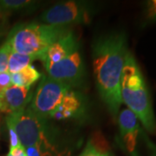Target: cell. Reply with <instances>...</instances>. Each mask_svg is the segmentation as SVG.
<instances>
[{
  "instance_id": "cell-1",
  "label": "cell",
  "mask_w": 156,
  "mask_h": 156,
  "mask_svg": "<svg viewBox=\"0 0 156 156\" xmlns=\"http://www.w3.org/2000/svg\"><path fill=\"white\" fill-rule=\"evenodd\" d=\"M128 53L124 33L101 37L93 44V67L95 83L101 97L112 116L116 118L122 104L121 83Z\"/></svg>"
},
{
  "instance_id": "cell-2",
  "label": "cell",
  "mask_w": 156,
  "mask_h": 156,
  "mask_svg": "<svg viewBox=\"0 0 156 156\" xmlns=\"http://www.w3.org/2000/svg\"><path fill=\"white\" fill-rule=\"evenodd\" d=\"M5 121L13 126L23 147H35L41 156H67L57 129L52 127L49 119L37 115L28 107L7 115Z\"/></svg>"
},
{
  "instance_id": "cell-3",
  "label": "cell",
  "mask_w": 156,
  "mask_h": 156,
  "mask_svg": "<svg viewBox=\"0 0 156 156\" xmlns=\"http://www.w3.org/2000/svg\"><path fill=\"white\" fill-rule=\"evenodd\" d=\"M121 96L128 109L137 117L143 127L156 134V119L145 79L134 56L128 51L121 83Z\"/></svg>"
},
{
  "instance_id": "cell-4",
  "label": "cell",
  "mask_w": 156,
  "mask_h": 156,
  "mask_svg": "<svg viewBox=\"0 0 156 156\" xmlns=\"http://www.w3.org/2000/svg\"><path fill=\"white\" fill-rule=\"evenodd\" d=\"M70 31V28L66 26L37 23H21L11 30L6 41L13 52L39 59L50 45Z\"/></svg>"
},
{
  "instance_id": "cell-5",
  "label": "cell",
  "mask_w": 156,
  "mask_h": 156,
  "mask_svg": "<svg viewBox=\"0 0 156 156\" xmlns=\"http://www.w3.org/2000/svg\"><path fill=\"white\" fill-rule=\"evenodd\" d=\"M69 89H71L66 84L45 75L40 81L28 108L37 115L50 119Z\"/></svg>"
},
{
  "instance_id": "cell-6",
  "label": "cell",
  "mask_w": 156,
  "mask_h": 156,
  "mask_svg": "<svg viewBox=\"0 0 156 156\" xmlns=\"http://www.w3.org/2000/svg\"><path fill=\"white\" fill-rule=\"evenodd\" d=\"M92 5L81 1L59 3L49 8L40 19L47 24L69 27L71 24L89 23L93 16Z\"/></svg>"
},
{
  "instance_id": "cell-7",
  "label": "cell",
  "mask_w": 156,
  "mask_h": 156,
  "mask_svg": "<svg viewBox=\"0 0 156 156\" xmlns=\"http://www.w3.org/2000/svg\"><path fill=\"white\" fill-rule=\"evenodd\" d=\"M44 65L47 76L66 84L70 89L78 87L83 81L84 65L79 50L61 61Z\"/></svg>"
},
{
  "instance_id": "cell-8",
  "label": "cell",
  "mask_w": 156,
  "mask_h": 156,
  "mask_svg": "<svg viewBox=\"0 0 156 156\" xmlns=\"http://www.w3.org/2000/svg\"><path fill=\"white\" fill-rule=\"evenodd\" d=\"M33 96L32 87L22 88L12 85L0 95V111L7 115L26 108Z\"/></svg>"
},
{
  "instance_id": "cell-9",
  "label": "cell",
  "mask_w": 156,
  "mask_h": 156,
  "mask_svg": "<svg viewBox=\"0 0 156 156\" xmlns=\"http://www.w3.org/2000/svg\"><path fill=\"white\" fill-rule=\"evenodd\" d=\"M120 134L124 145L131 155L136 154L137 139L139 135V121L134 113L125 108L118 115Z\"/></svg>"
},
{
  "instance_id": "cell-10",
  "label": "cell",
  "mask_w": 156,
  "mask_h": 156,
  "mask_svg": "<svg viewBox=\"0 0 156 156\" xmlns=\"http://www.w3.org/2000/svg\"><path fill=\"white\" fill-rule=\"evenodd\" d=\"M77 50H79L78 38L71 30L69 33L50 45L40 56L39 60L43 62L44 64L49 62H57Z\"/></svg>"
},
{
  "instance_id": "cell-11",
  "label": "cell",
  "mask_w": 156,
  "mask_h": 156,
  "mask_svg": "<svg viewBox=\"0 0 156 156\" xmlns=\"http://www.w3.org/2000/svg\"><path fill=\"white\" fill-rule=\"evenodd\" d=\"M83 110L84 101L82 95L75 90L69 89L50 118L56 120L76 118L80 116L83 113Z\"/></svg>"
},
{
  "instance_id": "cell-12",
  "label": "cell",
  "mask_w": 156,
  "mask_h": 156,
  "mask_svg": "<svg viewBox=\"0 0 156 156\" xmlns=\"http://www.w3.org/2000/svg\"><path fill=\"white\" fill-rule=\"evenodd\" d=\"M42 76L41 73L33 65H30L19 72L11 74V84L22 88L33 87Z\"/></svg>"
},
{
  "instance_id": "cell-13",
  "label": "cell",
  "mask_w": 156,
  "mask_h": 156,
  "mask_svg": "<svg viewBox=\"0 0 156 156\" xmlns=\"http://www.w3.org/2000/svg\"><path fill=\"white\" fill-rule=\"evenodd\" d=\"M35 60H37L36 56L12 51L9 59L8 72L10 74L19 72L30 65H32V62Z\"/></svg>"
},
{
  "instance_id": "cell-14",
  "label": "cell",
  "mask_w": 156,
  "mask_h": 156,
  "mask_svg": "<svg viewBox=\"0 0 156 156\" xmlns=\"http://www.w3.org/2000/svg\"><path fill=\"white\" fill-rule=\"evenodd\" d=\"M37 5L35 1L30 0H1L0 1V10L4 13L31 9Z\"/></svg>"
},
{
  "instance_id": "cell-15",
  "label": "cell",
  "mask_w": 156,
  "mask_h": 156,
  "mask_svg": "<svg viewBox=\"0 0 156 156\" xmlns=\"http://www.w3.org/2000/svg\"><path fill=\"white\" fill-rule=\"evenodd\" d=\"M12 50L9 43L5 41L4 44L0 47V73L8 72L9 59Z\"/></svg>"
},
{
  "instance_id": "cell-16",
  "label": "cell",
  "mask_w": 156,
  "mask_h": 156,
  "mask_svg": "<svg viewBox=\"0 0 156 156\" xmlns=\"http://www.w3.org/2000/svg\"><path fill=\"white\" fill-rule=\"evenodd\" d=\"M79 156H111L108 152L98 149L95 144L91 141H89L85 147L83 151Z\"/></svg>"
},
{
  "instance_id": "cell-17",
  "label": "cell",
  "mask_w": 156,
  "mask_h": 156,
  "mask_svg": "<svg viewBox=\"0 0 156 156\" xmlns=\"http://www.w3.org/2000/svg\"><path fill=\"white\" fill-rule=\"evenodd\" d=\"M6 125H7V128L9 130V135H10V148H14V147H17L21 146L20 140L18 139V136L13 126L8 122H6Z\"/></svg>"
},
{
  "instance_id": "cell-18",
  "label": "cell",
  "mask_w": 156,
  "mask_h": 156,
  "mask_svg": "<svg viewBox=\"0 0 156 156\" xmlns=\"http://www.w3.org/2000/svg\"><path fill=\"white\" fill-rule=\"evenodd\" d=\"M11 85V74L9 72L0 73V95Z\"/></svg>"
},
{
  "instance_id": "cell-19",
  "label": "cell",
  "mask_w": 156,
  "mask_h": 156,
  "mask_svg": "<svg viewBox=\"0 0 156 156\" xmlns=\"http://www.w3.org/2000/svg\"><path fill=\"white\" fill-rule=\"evenodd\" d=\"M147 12H148V16L150 17H156V0L151 1L148 3Z\"/></svg>"
},
{
  "instance_id": "cell-20",
  "label": "cell",
  "mask_w": 156,
  "mask_h": 156,
  "mask_svg": "<svg viewBox=\"0 0 156 156\" xmlns=\"http://www.w3.org/2000/svg\"><path fill=\"white\" fill-rule=\"evenodd\" d=\"M3 16H4V12H3V11L0 10V20L2 19V17H3Z\"/></svg>"
},
{
  "instance_id": "cell-21",
  "label": "cell",
  "mask_w": 156,
  "mask_h": 156,
  "mask_svg": "<svg viewBox=\"0 0 156 156\" xmlns=\"http://www.w3.org/2000/svg\"><path fill=\"white\" fill-rule=\"evenodd\" d=\"M6 156H12V155H11V154H7ZM21 156H26V154H23V155H21Z\"/></svg>"
}]
</instances>
